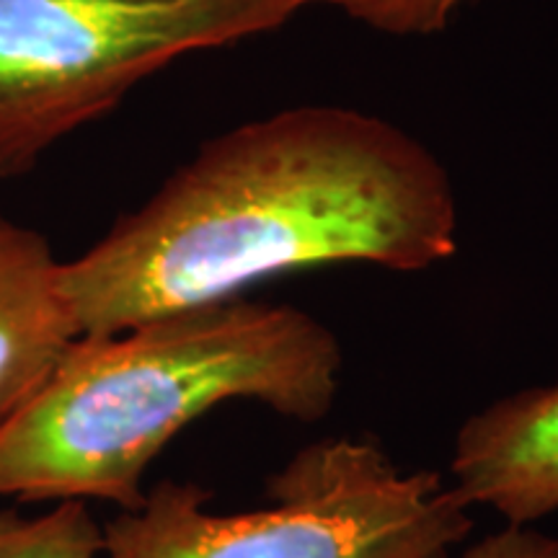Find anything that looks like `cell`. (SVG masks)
<instances>
[{
    "instance_id": "obj_2",
    "label": "cell",
    "mask_w": 558,
    "mask_h": 558,
    "mask_svg": "<svg viewBox=\"0 0 558 558\" xmlns=\"http://www.w3.org/2000/svg\"><path fill=\"white\" fill-rule=\"evenodd\" d=\"M344 352L295 305L228 298L78 337L0 424V499L135 509L173 437L228 401L318 422L339 399Z\"/></svg>"
},
{
    "instance_id": "obj_8",
    "label": "cell",
    "mask_w": 558,
    "mask_h": 558,
    "mask_svg": "<svg viewBox=\"0 0 558 558\" xmlns=\"http://www.w3.org/2000/svg\"><path fill=\"white\" fill-rule=\"evenodd\" d=\"M326 3L344 11L369 29L393 34V37H427L442 32L452 13L469 0H305Z\"/></svg>"
},
{
    "instance_id": "obj_3",
    "label": "cell",
    "mask_w": 558,
    "mask_h": 558,
    "mask_svg": "<svg viewBox=\"0 0 558 558\" xmlns=\"http://www.w3.org/2000/svg\"><path fill=\"white\" fill-rule=\"evenodd\" d=\"M209 492L158 481L101 525V558H450L471 507L435 471H401L369 437L298 450L267 481V505L213 512Z\"/></svg>"
},
{
    "instance_id": "obj_9",
    "label": "cell",
    "mask_w": 558,
    "mask_h": 558,
    "mask_svg": "<svg viewBox=\"0 0 558 558\" xmlns=\"http://www.w3.org/2000/svg\"><path fill=\"white\" fill-rule=\"evenodd\" d=\"M458 558H558V538L527 525H507L473 543Z\"/></svg>"
},
{
    "instance_id": "obj_6",
    "label": "cell",
    "mask_w": 558,
    "mask_h": 558,
    "mask_svg": "<svg viewBox=\"0 0 558 558\" xmlns=\"http://www.w3.org/2000/svg\"><path fill=\"white\" fill-rule=\"evenodd\" d=\"M75 339L50 241L0 213V424L37 393Z\"/></svg>"
},
{
    "instance_id": "obj_4",
    "label": "cell",
    "mask_w": 558,
    "mask_h": 558,
    "mask_svg": "<svg viewBox=\"0 0 558 558\" xmlns=\"http://www.w3.org/2000/svg\"><path fill=\"white\" fill-rule=\"evenodd\" d=\"M305 0H0V177H24L181 54L279 29Z\"/></svg>"
},
{
    "instance_id": "obj_5",
    "label": "cell",
    "mask_w": 558,
    "mask_h": 558,
    "mask_svg": "<svg viewBox=\"0 0 558 558\" xmlns=\"http://www.w3.org/2000/svg\"><path fill=\"white\" fill-rule=\"evenodd\" d=\"M450 484L469 507H488L509 525L558 509V383L527 388L476 411L458 429Z\"/></svg>"
},
{
    "instance_id": "obj_7",
    "label": "cell",
    "mask_w": 558,
    "mask_h": 558,
    "mask_svg": "<svg viewBox=\"0 0 558 558\" xmlns=\"http://www.w3.org/2000/svg\"><path fill=\"white\" fill-rule=\"evenodd\" d=\"M101 543L86 501H58L39 514L0 507V558H101Z\"/></svg>"
},
{
    "instance_id": "obj_1",
    "label": "cell",
    "mask_w": 558,
    "mask_h": 558,
    "mask_svg": "<svg viewBox=\"0 0 558 558\" xmlns=\"http://www.w3.org/2000/svg\"><path fill=\"white\" fill-rule=\"evenodd\" d=\"M458 228L450 173L427 145L367 111L305 104L202 143L62 262V292L78 337H101L288 271L429 269L456 254Z\"/></svg>"
}]
</instances>
